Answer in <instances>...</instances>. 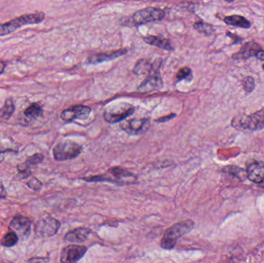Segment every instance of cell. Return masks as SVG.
<instances>
[{"instance_id":"obj_1","label":"cell","mask_w":264,"mask_h":263,"mask_svg":"<svg viewBox=\"0 0 264 263\" xmlns=\"http://www.w3.org/2000/svg\"><path fill=\"white\" fill-rule=\"evenodd\" d=\"M194 228L192 220H185L174 224L164 232L161 245L164 249H172L176 246L178 239L189 233Z\"/></svg>"},{"instance_id":"obj_2","label":"cell","mask_w":264,"mask_h":263,"mask_svg":"<svg viewBox=\"0 0 264 263\" xmlns=\"http://www.w3.org/2000/svg\"><path fill=\"white\" fill-rule=\"evenodd\" d=\"M87 182H107L119 185H128L136 182L137 176L132 172L120 167L111 168L107 174L83 178Z\"/></svg>"},{"instance_id":"obj_3","label":"cell","mask_w":264,"mask_h":263,"mask_svg":"<svg viewBox=\"0 0 264 263\" xmlns=\"http://www.w3.org/2000/svg\"><path fill=\"white\" fill-rule=\"evenodd\" d=\"M232 125L241 131L264 129V108L250 115H239L232 121Z\"/></svg>"},{"instance_id":"obj_4","label":"cell","mask_w":264,"mask_h":263,"mask_svg":"<svg viewBox=\"0 0 264 263\" xmlns=\"http://www.w3.org/2000/svg\"><path fill=\"white\" fill-rule=\"evenodd\" d=\"M44 18L45 14L42 12L21 16L17 19L0 24V37L11 34L15 32L17 29L21 28L22 26L26 25L38 24L43 21Z\"/></svg>"},{"instance_id":"obj_5","label":"cell","mask_w":264,"mask_h":263,"mask_svg":"<svg viewBox=\"0 0 264 263\" xmlns=\"http://www.w3.org/2000/svg\"><path fill=\"white\" fill-rule=\"evenodd\" d=\"M83 147L75 141L67 140L61 141L56 145L53 150L54 158L58 161L74 159L81 154Z\"/></svg>"},{"instance_id":"obj_6","label":"cell","mask_w":264,"mask_h":263,"mask_svg":"<svg viewBox=\"0 0 264 263\" xmlns=\"http://www.w3.org/2000/svg\"><path fill=\"white\" fill-rule=\"evenodd\" d=\"M135 113V108L128 103L121 102L106 108L103 117L110 124L121 122Z\"/></svg>"},{"instance_id":"obj_7","label":"cell","mask_w":264,"mask_h":263,"mask_svg":"<svg viewBox=\"0 0 264 263\" xmlns=\"http://www.w3.org/2000/svg\"><path fill=\"white\" fill-rule=\"evenodd\" d=\"M162 62L156 60L153 63L152 70L148 74V77L138 87V91L142 94L152 93L153 91H159L163 86L162 79L159 72Z\"/></svg>"},{"instance_id":"obj_8","label":"cell","mask_w":264,"mask_h":263,"mask_svg":"<svg viewBox=\"0 0 264 263\" xmlns=\"http://www.w3.org/2000/svg\"><path fill=\"white\" fill-rule=\"evenodd\" d=\"M165 13L161 9L156 7H147L134 13L131 17L132 26L144 24L163 19Z\"/></svg>"},{"instance_id":"obj_9","label":"cell","mask_w":264,"mask_h":263,"mask_svg":"<svg viewBox=\"0 0 264 263\" xmlns=\"http://www.w3.org/2000/svg\"><path fill=\"white\" fill-rule=\"evenodd\" d=\"M60 227L59 221L52 217H45L38 221L36 225V235L41 238L52 237L58 233Z\"/></svg>"},{"instance_id":"obj_10","label":"cell","mask_w":264,"mask_h":263,"mask_svg":"<svg viewBox=\"0 0 264 263\" xmlns=\"http://www.w3.org/2000/svg\"><path fill=\"white\" fill-rule=\"evenodd\" d=\"M87 251V247L80 244H69L62 249L61 263H77L81 260Z\"/></svg>"},{"instance_id":"obj_11","label":"cell","mask_w":264,"mask_h":263,"mask_svg":"<svg viewBox=\"0 0 264 263\" xmlns=\"http://www.w3.org/2000/svg\"><path fill=\"white\" fill-rule=\"evenodd\" d=\"M149 128V120L147 118H134L123 121L121 124L122 130L131 135H139L144 133Z\"/></svg>"},{"instance_id":"obj_12","label":"cell","mask_w":264,"mask_h":263,"mask_svg":"<svg viewBox=\"0 0 264 263\" xmlns=\"http://www.w3.org/2000/svg\"><path fill=\"white\" fill-rule=\"evenodd\" d=\"M91 108L85 105H75L64 110L61 113V119L66 122L75 120H85L91 114Z\"/></svg>"},{"instance_id":"obj_13","label":"cell","mask_w":264,"mask_h":263,"mask_svg":"<svg viewBox=\"0 0 264 263\" xmlns=\"http://www.w3.org/2000/svg\"><path fill=\"white\" fill-rule=\"evenodd\" d=\"M9 228L17 234L19 238L26 239L31 232V222L26 217L17 215L10 223Z\"/></svg>"},{"instance_id":"obj_14","label":"cell","mask_w":264,"mask_h":263,"mask_svg":"<svg viewBox=\"0 0 264 263\" xmlns=\"http://www.w3.org/2000/svg\"><path fill=\"white\" fill-rule=\"evenodd\" d=\"M246 176L255 183H264V164L261 161H254L247 165Z\"/></svg>"},{"instance_id":"obj_15","label":"cell","mask_w":264,"mask_h":263,"mask_svg":"<svg viewBox=\"0 0 264 263\" xmlns=\"http://www.w3.org/2000/svg\"><path fill=\"white\" fill-rule=\"evenodd\" d=\"M128 50L126 49L110 51V52L100 53V54H94L90 55L88 57V63L92 64L103 63V62L110 61L113 59H116L119 56H123L127 54Z\"/></svg>"},{"instance_id":"obj_16","label":"cell","mask_w":264,"mask_h":263,"mask_svg":"<svg viewBox=\"0 0 264 263\" xmlns=\"http://www.w3.org/2000/svg\"><path fill=\"white\" fill-rule=\"evenodd\" d=\"M91 232V229L89 228L79 227L67 232L65 235L64 240L70 243H83L88 239Z\"/></svg>"},{"instance_id":"obj_17","label":"cell","mask_w":264,"mask_h":263,"mask_svg":"<svg viewBox=\"0 0 264 263\" xmlns=\"http://www.w3.org/2000/svg\"><path fill=\"white\" fill-rule=\"evenodd\" d=\"M261 50V47L255 42H249L244 44L239 52L233 54V59H247L250 56H256L258 51Z\"/></svg>"},{"instance_id":"obj_18","label":"cell","mask_w":264,"mask_h":263,"mask_svg":"<svg viewBox=\"0 0 264 263\" xmlns=\"http://www.w3.org/2000/svg\"><path fill=\"white\" fill-rule=\"evenodd\" d=\"M143 40L148 44L152 45L154 47H159V48L162 49V50H168V51L173 50L172 43L168 39L162 38V37H156V36L153 35L147 36V37L143 38Z\"/></svg>"},{"instance_id":"obj_19","label":"cell","mask_w":264,"mask_h":263,"mask_svg":"<svg viewBox=\"0 0 264 263\" xmlns=\"http://www.w3.org/2000/svg\"><path fill=\"white\" fill-rule=\"evenodd\" d=\"M224 22L229 26H237L240 28L249 29L251 26V23L242 16L233 15L225 17Z\"/></svg>"},{"instance_id":"obj_20","label":"cell","mask_w":264,"mask_h":263,"mask_svg":"<svg viewBox=\"0 0 264 263\" xmlns=\"http://www.w3.org/2000/svg\"><path fill=\"white\" fill-rule=\"evenodd\" d=\"M153 63H151L150 60L146 59H139L135 64L133 72L137 75H143L145 74H149L152 70Z\"/></svg>"},{"instance_id":"obj_21","label":"cell","mask_w":264,"mask_h":263,"mask_svg":"<svg viewBox=\"0 0 264 263\" xmlns=\"http://www.w3.org/2000/svg\"><path fill=\"white\" fill-rule=\"evenodd\" d=\"M14 112H15V106L13 104V100L10 98L7 99L5 101L3 107L0 109V117L8 120L11 117Z\"/></svg>"},{"instance_id":"obj_22","label":"cell","mask_w":264,"mask_h":263,"mask_svg":"<svg viewBox=\"0 0 264 263\" xmlns=\"http://www.w3.org/2000/svg\"><path fill=\"white\" fill-rule=\"evenodd\" d=\"M43 108L37 103H34V104L29 106L24 112V114L26 115V117H31V118L41 117L43 115Z\"/></svg>"},{"instance_id":"obj_23","label":"cell","mask_w":264,"mask_h":263,"mask_svg":"<svg viewBox=\"0 0 264 263\" xmlns=\"http://www.w3.org/2000/svg\"><path fill=\"white\" fill-rule=\"evenodd\" d=\"M194 28L197 31L200 32L201 34H204L205 36H210L214 34L215 28L213 25L207 23V22L200 21V22H196L194 24Z\"/></svg>"},{"instance_id":"obj_24","label":"cell","mask_w":264,"mask_h":263,"mask_svg":"<svg viewBox=\"0 0 264 263\" xmlns=\"http://www.w3.org/2000/svg\"><path fill=\"white\" fill-rule=\"evenodd\" d=\"M19 237L17 236V234L14 232H10L9 233L6 234L2 240L0 241V243L4 246L6 247H13L18 243Z\"/></svg>"},{"instance_id":"obj_25","label":"cell","mask_w":264,"mask_h":263,"mask_svg":"<svg viewBox=\"0 0 264 263\" xmlns=\"http://www.w3.org/2000/svg\"><path fill=\"white\" fill-rule=\"evenodd\" d=\"M176 77H177V79L179 80H189V81H190L192 79V70L188 68V67L182 68L181 70L177 73Z\"/></svg>"},{"instance_id":"obj_26","label":"cell","mask_w":264,"mask_h":263,"mask_svg":"<svg viewBox=\"0 0 264 263\" xmlns=\"http://www.w3.org/2000/svg\"><path fill=\"white\" fill-rule=\"evenodd\" d=\"M242 84L244 91H246V93H251L255 88V82L251 76H246V78H244Z\"/></svg>"},{"instance_id":"obj_27","label":"cell","mask_w":264,"mask_h":263,"mask_svg":"<svg viewBox=\"0 0 264 263\" xmlns=\"http://www.w3.org/2000/svg\"><path fill=\"white\" fill-rule=\"evenodd\" d=\"M43 160V155L41 154H35L31 156L30 158H28L26 160V164L28 165H37V164L41 163Z\"/></svg>"},{"instance_id":"obj_28","label":"cell","mask_w":264,"mask_h":263,"mask_svg":"<svg viewBox=\"0 0 264 263\" xmlns=\"http://www.w3.org/2000/svg\"><path fill=\"white\" fill-rule=\"evenodd\" d=\"M28 186L30 188L34 189L35 191H38L42 187V183L37 178H32L27 183Z\"/></svg>"},{"instance_id":"obj_29","label":"cell","mask_w":264,"mask_h":263,"mask_svg":"<svg viewBox=\"0 0 264 263\" xmlns=\"http://www.w3.org/2000/svg\"><path fill=\"white\" fill-rule=\"evenodd\" d=\"M18 170L22 175H24L25 178L27 177L28 175H30L31 174V170H30L29 165L27 164H20L18 165Z\"/></svg>"},{"instance_id":"obj_30","label":"cell","mask_w":264,"mask_h":263,"mask_svg":"<svg viewBox=\"0 0 264 263\" xmlns=\"http://www.w3.org/2000/svg\"><path fill=\"white\" fill-rule=\"evenodd\" d=\"M176 115L175 113H172V114L168 115L166 117H161L159 118V120H157V122H166V121H170L172 119H173L174 117H176Z\"/></svg>"},{"instance_id":"obj_31","label":"cell","mask_w":264,"mask_h":263,"mask_svg":"<svg viewBox=\"0 0 264 263\" xmlns=\"http://www.w3.org/2000/svg\"><path fill=\"white\" fill-rule=\"evenodd\" d=\"M227 36H229L231 39H234V44H237V43H240V42L243 40V39H241L240 37L235 35V34H231L229 32H228Z\"/></svg>"},{"instance_id":"obj_32","label":"cell","mask_w":264,"mask_h":263,"mask_svg":"<svg viewBox=\"0 0 264 263\" xmlns=\"http://www.w3.org/2000/svg\"><path fill=\"white\" fill-rule=\"evenodd\" d=\"M6 191L2 184H0V198H5L6 197Z\"/></svg>"},{"instance_id":"obj_33","label":"cell","mask_w":264,"mask_h":263,"mask_svg":"<svg viewBox=\"0 0 264 263\" xmlns=\"http://www.w3.org/2000/svg\"><path fill=\"white\" fill-rule=\"evenodd\" d=\"M256 56L261 60H264V50H261L257 53Z\"/></svg>"},{"instance_id":"obj_34","label":"cell","mask_w":264,"mask_h":263,"mask_svg":"<svg viewBox=\"0 0 264 263\" xmlns=\"http://www.w3.org/2000/svg\"><path fill=\"white\" fill-rule=\"evenodd\" d=\"M5 67H6V64L2 61H0V75H2V73L5 71Z\"/></svg>"},{"instance_id":"obj_35","label":"cell","mask_w":264,"mask_h":263,"mask_svg":"<svg viewBox=\"0 0 264 263\" xmlns=\"http://www.w3.org/2000/svg\"><path fill=\"white\" fill-rule=\"evenodd\" d=\"M8 151H10V150H5V151L0 152V162L4 161V159H5V154Z\"/></svg>"},{"instance_id":"obj_36","label":"cell","mask_w":264,"mask_h":263,"mask_svg":"<svg viewBox=\"0 0 264 263\" xmlns=\"http://www.w3.org/2000/svg\"><path fill=\"white\" fill-rule=\"evenodd\" d=\"M263 69H264V65H263Z\"/></svg>"},{"instance_id":"obj_37","label":"cell","mask_w":264,"mask_h":263,"mask_svg":"<svg viewBox=\"0 0 264 263\" xmlns=\"http://www.w3.org/2000/svg\"></svg>"}]
</instances>
